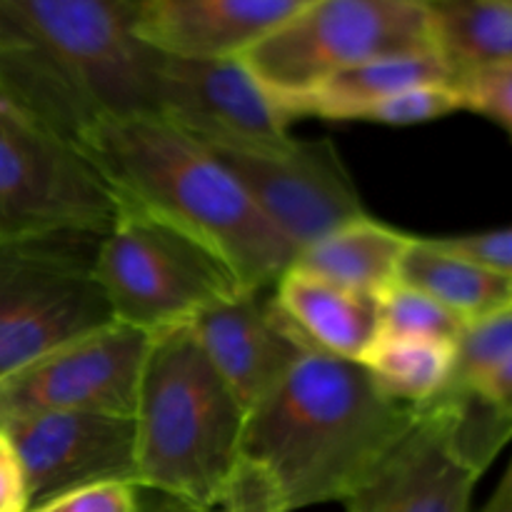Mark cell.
<instances>
[{"instance_id":"1","label":"cell","mask_w":512,"mask_h":512,"mask_svg":"<svg viewBox=\"0 0 512 512\" xmlns=\"http://www.w3.org/2000/svg\"><path fill=\"white\" fill-rule=\"evenodd\" d=\"M135 0H0V90L73 138L103 118L155 113L158 53Z\"/></svg>"},{"instance_id":"2","label":"cell","mask_w":512,"mask_h":512,"mask_svg":"<svg viewBox=\"0 0 512 512\" xmlns=\"http://www.w3.org/2000/svg\"><path fill=\"white\" fill-rule=\"evenodd\" d=\"M115 200L135 205L213 250L240 288H270L295 250L233 173L155 113L103 118L78 135Z\"/></svg>"},{"instance_id":"3","label":"cell","mask_w":512,"mask_h":512,"mask_svg":"<svg viewBox=\"0 0 512 512\" xmlns=\"http://www.w3.org/2000/svg\"><path fill=\"white\" fill-rule=\"evenodd\" d=\"M413 418L363 363L308 350L248 413L243 458L268 470L285 512L343 503Z\"/></svg>"},{"instance_id":"4","label":"cell","mask_w":512,"mask_h":512,"mask_svg":"<svg viewBox=\"0 0 512 512\" xmlns=\"http://www.w3.org/2000/svg\"><path fill=\"white\" fill-rule=\"evenodd\" d=\"M138 485L205 510L243 460L248 408L188 325L150 335L135 400Z\"/></svg>"},{"instance_id":"5","label":"cell","mask_w":512,"mask_h":512,"mask_svg":"<svg viewBox=\"0 0 512 512\" xmlns=\"http://www.w3.org/2000/svg\"><path fill=\"white\" fill-rule=\"evenodd\" d=\"M512 440V418L478 393H443L343 500L345 512H470L480 475Z\"/></svg>"},{"instance_id":"6","label":"cell","mask_w":512,"mask_h":512,"mask_svg":"<svg viewBox=\"0 0 512 512\" xmlns=\"http://www.w3.org/2000/svg\"><path fill=\"white\" fill-rule=\"evenodd\" d=\"M95 278L115 323L150 335L188 325L245 290L213 250L123 200H115L113 225L95 245Z\"/></svg>"},{"instance_id":"7","label":"cell","mask_w":512,"mask_h":512,"mask_svg":"<svg viewBox=\"0 0 512 512\" xmlns=\"http://www.w3.org/2000/svg\"><path fill=\"white\" fill-rule=\"evenodd\" d=\"M435 48L428 0H310L243 53L280 108L340 70Z\"/></svg>"},{"instance_id":"8","label":"cell","mask_w":512,"mask_h":512,"mask_svg":"<svg viewBox=\"0 0 512 512\" xmlns=\"http://www.w3.org/2000/svg\"><path fill=\"white\" fill-rule=\"evenodd\" d=\"M98 238L0 240V380L115 323L95 278Z\"/></svg>"},{"instance_id":"9","label":"cell","mask_w":512,"mask_h":512,"mask_svg":"<svg viewBox=\"0 0 512 512\" xmlns=\"http://www.w3.org/2000/svg\"><path fill=\"white\" fill-rule=\"evenodd\" d=\"M115 195L73 138L0 90V240L105 235Z\"/></svg>"},{"instance_id":"10","label":"cell","mask_w":512,"mask_h":512,"mask_svg":"<svg viewBox=\"0 0 512 512\" xmlns=\"http://www.w3.org/2000/svg\"><path fill=\"white\" fill-rule=\"evenodd\" d=\"M295 255L340 225L365 215L363 200L330 140L290 138L283 145H205Z\"/></svg>"},{"instance_id":"11","label":"cell","mask_w":512,"mask_h":512,"mask_svg":"<svg viewBox=\"0 0 512 512\" xmlns=\"http://www.w3.org/2000/svg\"><path fill=\"white\" fill-rule=\"evenodd\" d=\"M150 333L110 323L0 380V423L40 413L133 418Z\"/></svg>"},{"instance_id":"12","label":"cell","mask_w":512,"mask_h":512,"mask_svg":"<svg viewBox=\"0 0 512 512\" xmlns=\"http://www.w3.org/2000/svg\"><path fill=\"white\" fill-rule=\"evenodd\" d=\"M155 115L203 145H283L290 115L255 80L243 58H173L155 63Z\"/></svg>"},{"instance_id":"13","label":"cell","mask_w":512,"mask_h":512,"mask_svg":"<svg viewBox=\"0 0 512 512\" xmlns=\"http://www.w3.org/2000/svg\"><path fill=\"white\" fill-rule=\"evenodd\" d=\"M28 480L30 508L65 490L108 480L138 483L133 418L105 413H40L0 423Z\"/></svg>"},{"instance_id":"14","label":"cell","mask_w":512,"mask_h":512,"mask_svg":"<svg viewBox=\"0 0 512 512\" xmlns=\"http://www.w3.org/2000/svg\"><path fill=\"white\" fill-rule=\"evenodd\" d=\"M188 328L248 413L310 350L275 305L273 285L218 300Z\"/></svg>"},{"instance_id":"15","label":"cell","mask_w":512,"mask_h":512,"mask_svg":"<svg viewBox=\"0 0 512 512\" xmlns=\"http://www.w3.org/2000/svg\"><path fill=\"white\" fill-rule=\"evenodd\" d=\"M310 0H140L135 30L173 58H240Z\"/></svg>"},{"instance_id":"16","label":"cell","mask_w":512,"mask_h":512,"mask_svg":"<svg viewBox=\"0 0 512 512\" xmlns=\"http://www.w3.org/2000/svg\"><path fill=\"white\" fill-rule=\"evenodd\" d=\"M273 300L310 350L360 363L380 335V305L290 265L273 283Z\"/></svg>"},{"instance_id":"17","label":"cell","mask_w":512,"mask_h":512,"mask_svg":"<svg viewBox=\"0 0 512 512\" xmlns=\"http://www.w3.org/2000/svg\"><path fill=\"white\" fill-rule=\"evenodd\" d=\"M413 238L365 213L300 250L293 265L350 293L378 300L398 283L400 263Z\"/></svg>"},{"instance_id":"18","label":"cell","mask_w":512,"mask_h":512,"mask_svg":"<svg viewBox=\"0 0 512 512\" xmlns=\"http://www.w3.org/2000/svg\"><path fill=\"white\" fill-rule=\"evenodd\" d=\"M430 83H455L438 50L385 55L330 75L310 93L285 105V113L290 118L313 115L325 120H358L370 105Z\"/></svg>"},{"instance_id":"19","label":"cell","mask_w":512,"mask_h":512,"mask_svg":"<svg viewBox=\"0 0 512 512\" xmlns=\"http://www.w3.org/2000/svg\"><path fill=\"white\" fill-rule=\"evenodd\" d=\"M400 283L423 290L458 315L465 328L512 308V278L465 255L440 248L433 238H413L398 273Z\"/></svg>"},{"instance_id":"20","label":"cell","mask_w":512,"mask_h":512,"mask_svg":"<svg viewBox=\"0 0 512 512\" xmlns=\"http://www.w3.org/2000/svg\"><path fill=\"white\" fill-rule=\"evenodd\" d=\"M430 8L435 48L455 85L468 73L512 60L510 0H438Z\"/></svg>"},{"instance_id":"21","label":"cell","mask_w":512,"mask_h":512,"mask_svg":"<svg viewBox=\"0 0 512 512\" xmlns=\"http://www.w3.org/2000/svg\"><path fill=\"white\" fill-rule=\"evenodd\" d=\"M360 363L390 398L418 408L448 393L455 370V343L380 333Z\"/></svg>"},{"instance_id":"22","label":"cell","mask_w":512,"mask_h":512,"mask_svg":"<svg viewBox=\"0 0 512 512\" xmlns=\"http://www.w3.org/2000/svg\"><path fill=\"white\" fill-rule=\"evenodd\" d=\"M380 333L408 335V338H438L458 343L465 323L448 308L405 283H393L378 298Z\"/></svg>"},{"instance_id":"23","label":"cell","mask_w":512,"mask_h":512,"mask_svg":"<svg viewBox=\"0 0 512 512\" xmlns=\"http://www.w3.org/2000/svg\"><path fill=\"white\" fill-rule=\"evenodd\" d=\"M512 355V308L468 325L455 343V370L448 393H473Z\"/></svg>"},{"instance_id":"24","label":"cell","mask_w":512,"mask_h":512,"mask_svg":"<svg viewBox=\"0 0 512 512\" xmlns=\"http://www.w3.org/2000/svg\"><path fill=\"white\" fill-rule=\"evenodd\" d=\"M465 110L463 93L455 83H430L408 88L398 95L370 105L358 120L380 125H418L440 120L450 113Z\"/></svg>"},{"instance_id":"25","label":"cell","mask_w":512,"mask_h":512,"mask_svg":"<svg viewBox=\"0 0 512 512\" xmlns=\"http://www.w3.org/2000/svg\"><path fill=\"white\" fill-rule=\"evenodd\" d=\"M465 110L485 115L512 138V60L480 68L458 80Z\"/></svg>"},{"instance_id":"26","label":"cell","mask_w":512,"mask_h":512,"mask_svg":"<svg viewBox=\"0 0 512 512\" xmlns=\"http://www.w3.org/2000/svg\"><path fill=\"white\" fill-rule=\"evenodd\" d=\"M200 512H285V505L268 470L243 458L215 505Z\"/></svg>"},{"instance_id":"27","label":"cell","mask_w":512,"mask_h":512,"mask_svg":"<svg viewBox=\"0 0 512 512\" xmlns=\"http://www.w3.org/2000/svg\"><path fill=\"white\" fill-rule=\"evenodd\" d=\"M28 512H140V485L128 480L83 485L53 495Z\"/></svg>"},{"instance_id":"28","label":"cell","mask_w":512,"mask_h":512,"mask_svg":"<svg viewBox=\"0 0 512 512\" xmlns=\"http://www.w3.org/2000/svg\"><path fill=\"white\" fill-rule=\"evenodd\" d=\"M440 248L450 253L465 255L495 273L510 275L512 278V225L510 228L483 230V233L450 235V238H433Z\"/></svg>"},{"instance_id":"29","label":"cell","mask_w":512,"mask_h":512,"mask_svg":"<svg viewBox=\"0 0 512 512\" xmlns=\"http://www.w3.org/2000/svg\"><path fill=\"white\" fill-rule=\"evenodd\" d=\"M30 493L13 440L0 425V512H28Z\"/></svg>"},{"instance_id":"30","label":"cell","mask_w":512,"mask_h":512,"mask_svg":"<svg viewBox=\"0 0 512 512\" xmlns=\"http://www.w3.org/2000/svg\"><path fill=\"white\" fill-rule=\"evenodd\" d=\"M473 393L483 395L495 408H500L512 418V355L498 370H493Z\"/></svg>"},{"instance_id":"31","label":"cell","mask_w":512,"mask_h":512,"mask_svg":"<svg viewBox=\"0 0 512 512\" xmlns=\"http://www.w3.org/2000/svg\"><path fill=\"white\" fill-rule=\"evenodd\" d=\"M140 512H200L185 500L173 498V495L158 493V490L140 488Z\"/></svg>"},{"instance_id":"32","label":"cell","mask_w":512,"mask_h":512,"mask_svg":"<svg viewBox=\"0 0 512 512\" xmlns=\"http://www.w3.org/2000/svg\"><path fill=\"white\" fill-rule=\"evenodd\" d=\"M480 512H512V458L508 468H505V475L500 478L498 488H495V493L490 495V500Z\"/></svg>"},{"instance_id":"33","label":"cell","mask_w":512,"mask_h":512,"mask_svg":"<svg viewBox=\"0 0 512 512\" xmlns=\"http://www.w3.org/2000/svg\"><path fill=\"white\" fill-rule=\"evenodd\" d=\"M428 3H438V0H428Z\"/></svg>"},{"instance_id":"34","label":"cell","mask_w":512,"mask_h":512,"mask_svg":"<svg viewBox=\"0 0 512 512\" xmlns=\"http://www.w3.org/2000/svg\"><path fill=\"white\" fill-rule=\"evenodd\" d=\"M140 3V0H135V5H138Z\"/></svg>"},{"instance_id":"35","label":"cell","mask_w":512,"mask_h":512,"mask_svg":"<svg viewBox=\"0 0 512 512\" xmlns=\"http://www.w3.org/2000/svg\"><path fill=\"white\" fill-rule=\"evenodd\" d=\"M510 3H512V0H510Z\"/></svg>"}]
</instances>
